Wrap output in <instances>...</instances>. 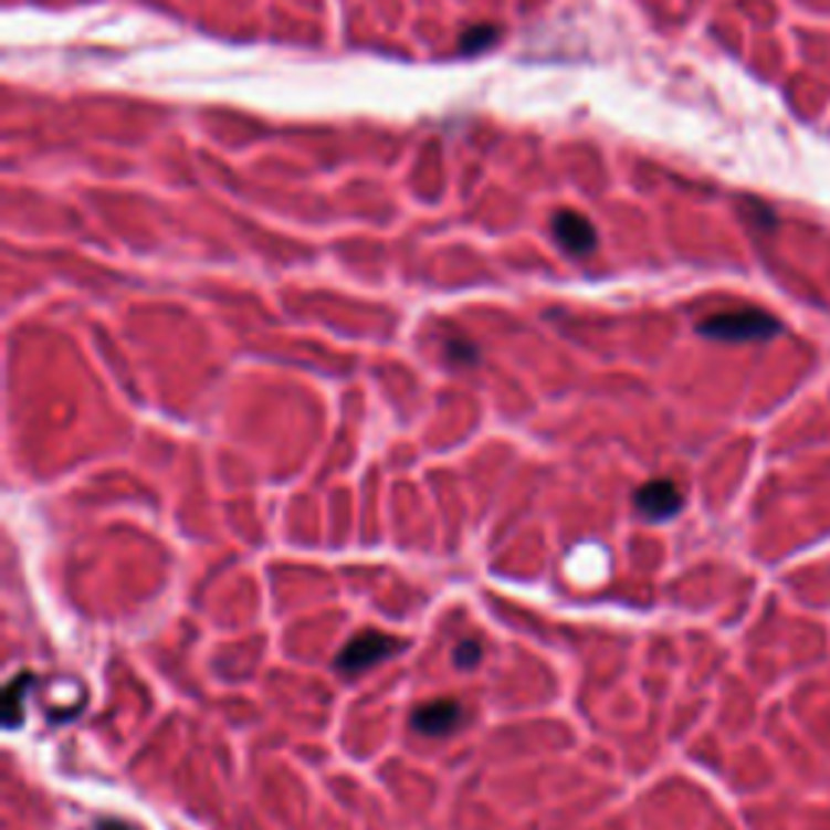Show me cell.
I'll use <instances>...</instances> for the list:
<instances>
[{
  "mask_svg": "<svg viewBox=\"0 0 830 830\" xmlns=\"http://www.w3.org/2000/svg\"><path fill=\"white\" fill-rule=\"evenodd\" d=\"M396 652H402V642L396 635L380 633V630H364L338 652L335 669H342L347 675H357V672H367V669L387 662Z\"/></svg>",
  "mask_w": 830,
  "mask_h": 830,
  "instance_id": "cell-2",
  "label": "cell"
},
{
  "mask_svg": "<svg viewBox=\"0 0 830 830\" xmlns=\"http://www.w3.org/2000/svg\"><path fill=\"white\" fill-rule=\"evenodd\" d=\"M481 655H484V645H481L477 639H464V642H458V649H454V665H458V669H474V665L481 662Z\"/></svg>",
  "mask_w": 830,
  "mask_h": 830,
  "instance_id": "cell-8",
  "label": "cell"
},
{
  "mask_svg": "<svg viewBox=\"0 0 830 830\" xmlns=\"http://www.w3.org/2000/svg\"><path fill=\"white\" fill-rule=\"evenodd\" d=\"M500 36V30L493 27V23H477V27H471L464 36H461V52H481L484 46H490L493 40Z\"/></svg>",
  "mask_w": 830,
  "mask_h": 830,
  "instance_id": "cell-7",
  "label": "cell"
},
{
  "mask_svg": "<svg viewBox=\"0 0 830 830\" xmlns=\"http://www.w3.org/2000/svg\"><path fill=\"white\" fill-rule=\"evenodd\" d=\"M95 830H137L134 824H124V821H114V818H107V821H98V828Z\"/></svg>",
  "mask_w": 830,
  "mask_h": 830,
  "instance_id": "cell-9",
  "label": "cell"
},
{
  "mask_svg": "<svg viewBox=\"0 0 830 830\" xmlns=\"http://www.w3.org/2000/svg\"><path fill=\"white\" fill-rule=\"evenodd\" d=\"M684 506V493L672 481L659 477V481H649L642 487L635 490V509L652 519V523H665L672 516H679Z\"/></svg>",
  "mask_w": 830,
  "mask_h": 830,
  "instance_id": "cell-3",
  "label": "cell"
},
{
  "mask_svg": "<svg viewBox=\"0 0 830 830\" xmlns=\"http://www.w3.org/2000/svg\"><path fill=\"white\" fill-rule=\"evenodd\" d=\"M551 234H555L558 244L565 246L568 253H575V256H585V253H590L597 246L593 224L587 221L585 214H578V211H558L555 221H551Z\"/></svg>",
  "mask_w": 830,
  "mask_h": 830,
  "instance_id": "cell-5",
  "label": "cell"
},
{
  "mask_svg": "<svg viewBox=\"0 0 830 830\" xmlns=\"http://www.w3.org/2000/svg\"><path fill=\"white\" fill-rule=\"evenodd\" d=\"M461 721H464V707L454 697H439L412 711V727L425 736H448L461 727Z\"/></svg>",
  "mask_w": 830,
  "mask_h": 830,
  "instance_id": "cell-4",
  "label": "cell"
},
{
  "mask_svg": "<svg viewBox=\"0 0 830 830\" xmlns=\"http://www.w3.org/2000/svg\"><path fill=\"white\" fill-rule=\"evenodd\" d=\"M444 357L448 364H458V367H474L481 360L477 344L467 338H444Z\"/></svg>",
  "mask_w": 830,
  "mask_h": 830,
  "instance_id": "cell-6",
  "label": "cell"
},
{
  "mask_svg": "<svg viewBox=\"0 0 830 830\" xmlns=\"http://www.w3.org/2000/svg\"><path fill=\"white\" fill-rule=\"evenodd\" d=\"M697 332L714 342H769L781 332V322L759 308H739V312H721V315L704 318Z\"/></svg>",
  "mask_w": 830,
  "mask_h": 830,
  "instance_id": "cell-1",
  "label": "cell"
}]
</instances>
